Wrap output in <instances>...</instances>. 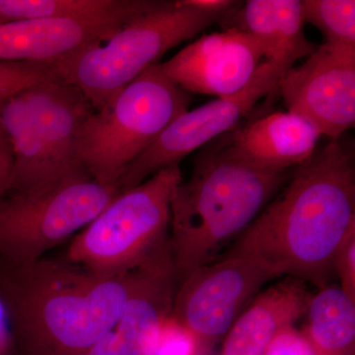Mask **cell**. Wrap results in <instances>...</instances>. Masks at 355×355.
Masks as SVG:
<instances>
[{
    "instance_id": "6da1fadb",
    "label": "cell",
    "mask_w": 355,
    "mask_h": 355,
    "mask_svg": "<svg viewBox=\"0 0 355 355\" xmlns=\"http://www.w3.org/2000/svg\"><path fill=\"white\" fill-rule=\"evenodd\" d=\"M354 233V155L338 140H331L293 168L224 254L254 257L277 277L322 289L333 275L336 252Z\"/></svg>"
},
{
    "instance_id": "7a4b0ae2",
    "label": "cell",
    "mask_w": 355,
    "mask_h": 355,
    "mask_svg": "<svg viewBox=\"0 0 355 355\" xmlns=\"http://www.w3.org/2000/svg\"><path fill=\"white\" fill-rule=\"evenodd\" d=\"M144 265V263H142ZM101 277L65 259L28 266L0 261V295L13 355H85L120 321L141 275Z\"/></svg>"
},
{
    "instance_id": "3957f363",
    "label": "cell",
    "mask_w": 355,
    "mask_h": 355,
    "mask_svg": "<svg viewBox=\"0 0 355 355\" xmlns=\"http://www.w3.org/2000/svg\"><path fill=\"white\" fill-rule=\"evenodd\" d=\"M229 153L223 139L198 156L170 207V247L176 284L223 256L288 179Z\"/></svg>"
},
{
    "instance_id": "277c9868",
    "label": "cell",
    "mask_w": 355,
    "mask_h": 355,
    "mask_svg": "<svg viewBox=\"0 0 355 355\" xmlns=\"http://www.w3.org/2000/svg\"><path fill=\"white\" fill-rule=\"evenodd\" d=\"M176 1H153L73 55L51 65L57 80L83 92L94 111L168 51L225 18Z\"/></svg>"
},
{
    "instance_id": "5b68a950",
    "label": "cell",
    "mask_w": 355,
    "mask_h": 355,
    "mask_svg": "<svg viewBox=\"0 0 355 355\" xmlns=\"http://www.w3.org/2000/svg\"><path fill=\"white\" fill-rule=\"evenodd\" d=\"M190 103V93L153 65L84 121L77 133V164L97 183L118 188L128 165Z\"/></svg>"
},
{
    "instance_id": "8992f818",
    "label": "cell",
    "mask_w": 355,
    "mask_h": 355,
    "mask_svg": "<svg viewBox=\"0 0 355 355\" xmlns=\"http://www.w3.org/2000/svg\"><path fill=\"white\" fill-rule=\"evenodd\" d=\"M183 181L179 166L119 191L95 219L72 238L64 259L101 277L132 272L169 239L170 207Z\"/></svg>"
},
{
    "instance_id": "52a82bcc",
    "label": "cell",
    "mask_w": 355,
    "mask_h": 355,
    "mask_svg": "<svg viewBox=\"0 0 355 355\" xmlns=\"http://www.w3.org/2000/svg\"><path fill=\"white\" fill-rule=\"evenodd\" d=\"M118 193L83 169L43 190L8 193L0 200V261L28 266L42 260L85 228Z\"/></svg>"
},
{
    "instance_id": "ba28073f",
    "label": "cell",
    "mask_w": 355,
    "mask_h": 355,
    "mask_svg": "<svg viewBox=\"0 0 355 355\" xmlns=\"http://www.w3.org/2000/svg\"><path fill=\"white\" fill-rule=\"evenodd\" d=\"M279 279L258 259L224 254L187 275L175 289L172 315L198 340L200 350L225 338L270 280Z\"/></svg>"
},
{
    "instance_id": "9c48e42d",
    "label": "cell",
    "mask_w": 355,
    "mask_h": 355,
    "mask_svg": "<svg viewBox=\"0 0 355 355\" xmlns=\"http://www.w3.org/2000/svg\"><path fill=\"white\" fill-rule=\"evenodd\" d=\"M282 76L275 65L265 60L239 92L180 114L128 165L119 181V191L139 186L165 168L179 166L189 154L234 128L257 103L277 90Z\"/></svg>"
},
{
    "instance_id": "30bf717a",
    "label": "cell",
    "mask_w": 355,
    "mask_h": 355,
    "mask_svg": "<svg viewBox=\"0 0 355 355\" xmlns=\"http://www.w3.org/2000/svg\"><path fill=\"white\" fill-rule=\"evenodd\" d=\"M287 111L338 140L355 123V46L324 43L279 79Z\"/></svg>"
},
{
    "instance_id": "8fae6325",
    "label": "cell",
    "mask_w": 355,
    "mask_h": 355,
    "mask_svg": "<svg viewBox=\"0 0 355 355\" xmlns=\"http://www.w3.org/2000/svg\"><path fill=\"white\" fill-rule=\"evenodd\" d=\"M261 40L237 28L203 35L159 64L173 83L188 93L228 97L242 90L266 60Z\"/></svg>"
},
{
    "instance_id": "7c38bea8",
    "label": "cell",
    "mask_w": 355,
    "mask_h": 355,
    "mask_svg": "<svg viewBox=\"0 0 355 355\" xmlns=\"http://www.w3.org/2000/svg\"><path fill=\"white\" fill-rule=\"evenodd\" d=\"M175 289L167 241L142 265L139 284L120 321L85 355H154L161 324L172 313Z\"/></svg>"
},
{
    "instance_id": "4fadbf2b",
    "label": "cell",
    "mask_w": 355,
    "mask_h": 355,
    "mask_svg": "<svg viewBox=\"0 0 355 355\" xmlns=\"http://www.w3.org/2000/svg\"><path fill=\"white\" fill-rule=\"evenodd\" d=\"M153 1L133 0L121 12L96 18H42L0 23V62L55 64L116 26L141 13Z\"/></svg>"
},
{
    "instance_id": "5bb4252c",
    "label": "cell",
    "mask_w": 355,
    "mask_h": 355,
    "mask_svg": "<svg viewBox=\"0 0 355 355\" xmlns=\"http://www.w3.org/2000/svg\"><path fill=\"white\" fill-rule=\"evenodd\" d=\"M322 135L309 121L277 112L237 128L223 139L229 153L268 172L289 171L315 153Z\"/></svg>"
},
{
    "instance_id": "9a60e30c",
    "label": "cell",
    "mask_w": 355,
    "mask_h": 355,
    "mask_svg": "<svg viewBox=\"0 0 355 355\" xmlns=\"http://www.w3.org/2000/svg\"><path fill=\"white\" fill-rule=\"evenodd\" d=\"M312 296L307 284L288 277L261 292L229 330L220 355H265L282 329L305 316Z\"/></svg>"
},
{
    "instance_id": "2e32d148",
    "label": "cell",
    "mask_w": 355,
    "mask_h": 355,
    "mask_svg": "<svg viewBox=\"0 0 355 355\" xmlns=\"http://www.w3.org/2000/svg\"><path fill=\"white\" fill-rule=\"evenodd\" d=\"M27 94L43 137L53 181L83 169L76 159L77 133L94 111L85 96L58 80L32 86Z\"/></svg>"
},
{
    "instance_id": "e0dca14e",
    "label": "cell",
    "mask_w": 355,
    "mask_h": 355,
    "mask_svg": "<svg viewBox=\"0 0 355 355\" xmlns=\"http://www.w3.org/2000/svg\"><path fill=\"white\" fill-rule=\"evenodd\" d=\"M235 12L237 24L231 28L261 40L266 62L275 65L282 76L317 49L306 37L298 0H249Z\"/></svg>"
},
{
    "instance_id": "ac0fdd59",
    "label": "cell",
    "mask_w": 355,
    "mask_h": 355,
    "mask_svg": "<svg viewBox=\"0 0 355 355\" xmlns=\"http://www.w3.org/2000/svg\"><path fill=\"white\" fill-rule=\"evenodd\" d=\"M0 123L13 153L8 193L43 190L55 183L27 89L0 103Z\"/></svg>"
},
{
    "instance_id": "d6986e66",
    "label": "cell",
    "mask_w": 355,
    "mask_h": 355,
    "mask_svg": "<svg viewBox=\"0 0 355 355\" xmlns=\"http://www.w3.org/2000/svg\"><path fill=\"white\" fill-rule=\"evenodd\" d=\"M301 331L314 355H354L355 301L338 284L313 294Z\"/></svg>"
},
{
    "instance_id": "ffe728a7",
    "label": "cell",
    "mask_w": 355,
    "mask_h": 355,
    "mask_svg": "<svg viewBox=\"0 0 355 355\" xmlns=\"http://www.w3.org/2000/svg\"><path fill=\"white\" fill-rule=\"evenodd\" d=\"M133 0H0V19L96 18L125 10Z\"/></svg>"
},
{
    "instance_id": "44dd1931",
    "label": "cell",
    "mask_w": 355,
    "mask_h": 355,
    "mask_svg": "<svg viewBox=\"0 0 355 355\" xmlns=\"http://www.w3.org/2000/svg\"><path fill=\"white\" fill-rule=\"evenodd\" d=\"M304 23L321 31L324 43L355 46L354 0L301 1Z\"/></svg>"
},
{
    "instance_id": "7402d4cb",
    "label": "cell",
    "mask_w": 355,
    "mask_h": 355,
    "mask_svg": "<svg viewBox=\"0 0 355 355\" xmlns=\"http://www.w3.org/2000/svg\"><path fill=\"white\" fill-rule=\"evenodd\" d=\"M57 80L51 64L0 62V103L26 89Z\"/></svg>"
},
{
    "instance_id": "603a6c76",
    "label": "cell",
    "mask_w": 355,
    "mask_h": 355,
    "mask_svg": "<svg viewBox=\"0 0 355 355\" xmlns=\"http://www.w3.org/2000/svg\"><path fill=\"white\" fill-rule=\"evenodd\" d=\"M198 352L196 336L171 313L161 324L154 355H198Z\"/></svg>"
},
{
    "instance_id": "cb8c5ba5",
    "label": "cell",
    "mask_w": 355,
    "mask_h": 355,
    "mask_svg": "<svg viewBox=\"0 0 355 355\" xmlns=\"http://www.w3.org/2000/svg\"><path fill=\"white\" fill-rule=\"evenodd\" d=\"M333 268L334 273L340 279L338 286L355 301V233L350 235L336 252Z\"/></svg>"
},
{
    "instance_id": "d4e9b609",
    "label": "cell",
    "mask_w": 355,
    "mask_h": 355,
    "mask_svg": "<svg viewBox=\"0 0 355 355\" xmlns=\"http://www.w3.org/2000/svg\"><path fill=\"white\" fill-rule=\"evenodd\" d=\"M265 355H314V352L301 331L291 326L275 336Z\"/></svg>"
},
{
    "instance_id": "484cf974",
    "label": "cell",
    "mask_w": 355,
    "mask_h": 355,
    "mask_svg": "<svg viewBox=\"0 0 355 355\" xmlns=\"http://www.w3.org/2000/svg\"><path fill=\"white\" fill-rule=\"evenodd\" d=\"M12 168V148L6 130L0 123V200L8 193Z\"/></svg>"
},
{
    "instance_id": "4316f807",
    "label": "cell",
    "mask_w": 355,
    "mask_h": 355,
    "mask_svg": "<svg viewBox=\"0 0 355 355\" xmlns=\"http://www.w3.org/2000/svg\"><path fill=\"white\" fill-rule=\"evenodd\" d=\"M14 354V340L10 317L0 295V355Z\"/></svg>"
},
{
    "instance_id": "83f0119b",
    "label": "cell",
    "mask_w": 355,
    "mask_h": 355,
    "mask_svg": "<svg viewBox=\"0 0 355 355\" xmlns=\"http://www.w3.org/2000/svg\"><path fill=\"white\" fill-rule=\"evenodd\" d=\"M184 6L198 9V10L207 11V12L222 14L227 15L240 2L232 0H181Z\"/></svg>"
},
{
    "instance_id": "f1b7e54d",
    "label": "cell",
    "mask_w": 355,
    "mask_h": 355,
    "mask_svg": "<svg viewBox=\"0 0 355 355\" xmlns=\"http://www.w3.org/2000/svg\"><path fill=\"white\" fill-rule=\"evenodd\" d=\"M1 22H3V21H2L1 19H0V23H1Z\"/></svg>"
}]
</instances>
